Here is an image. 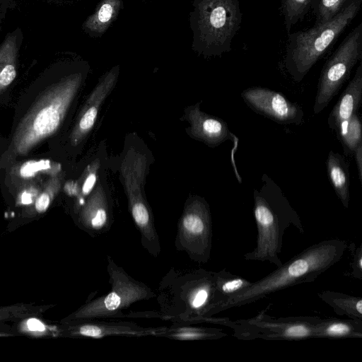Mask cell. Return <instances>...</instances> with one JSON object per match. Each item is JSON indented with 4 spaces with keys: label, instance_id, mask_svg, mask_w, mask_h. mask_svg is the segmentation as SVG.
Instances as JSON below:
<instances>
[{
    "label": "cell",
    "instance_id": "4316f807",
    "mask_svg": "<svg viewBox=\"0 0 362 362\" xmlns=\"http://www.w3.org/2000/svg\"><path fill=\"white\" fill-rule=\"evenodd\" d=\"M349 0H311L315 25L325 23L338 14Z\"/></svg>",
    "mask_w": 362,
    "mask_h": 362
},
{
    "label": "cell",
    "instance_id": "83f0119b",
    "mask_svg": "<svg viewBox=\"0 0 362 362\" xmlns=\"http://www.w3.org/2000/svg\"><path fill=\"white\" fill-rule=\"evenodd\" d=\"M60 165L49 160H29L20 168L19 174L23 178H30L40 173L50 174L54 176L60 170Z\"/></svg>",
    "mask_w": 362,
    "mask_h": 362
},
{
    "label": "cell",
    "instance_id": "d4e9b609",
    "mask_svg": "<svg viewBox=\"0 0 362 362\" xmlns=\"http://www.w3.org/2000/svg\"><path fill=\"white\" fill-rule=\"evenodd\" d=\"M180 340L218 339L227 336L222 329L212 327H171L160 335Z\"/></svg>",
    "mask_w": 362,
    "mask_h": 362
},
{
    "label": "cell",
    "instance_id": "5bb4252c",
    "mask_svg": "<svg viewBox=\"0 0 362 362\" xmlns=\"http://www.w3.org/2000/svg\"><path fill=\"white\" fill-rule=\"evenodd\" d=\"M118 72V66L112 68L101 79L88 98L71 136L73 144H77L93 127L99 107L116 83Z\"/></svg>",
    "mask_w": 362,
    "mask_h": 362
},
{
    "label": "cell",
    "instance_id": "4dcf8cb0",
    "mask_svg": "<svg viewBox=\"0 0 362 362\" xmlns=\"http://www.w3.org/2000/svg\"><path fill=\"white\" fill-rule=\"evenodd\" d=\"M98 168V163L95 162L94 163V167L92 168L90 172L86 178L82 187V192L84 196L88 195L93 189L96 181V173Z\"/></svg>",
    "mask_w": 362,
    "mask_h": 362
},
{
    "label": "cell",
    "instance_id": "1f68e13d",
    "mask_svg": "<svg viewBox=\"0 0 362 362\" xmlns=\"http://www.w3.org/2000/svg\"><path fill=\"white\" fill-rule=\"evenodd\" d=\"M38 190L33 186L23 190L18 196V202L22 204H31L34 199L35 201Z\"/></svg>",
    "mask_w": 362,
    "mask_h": 362
},
{
    "label": "cell",
    "instance_id": "cb8c5ba5",
    "mask_svg": "<svg viewBox=\"0 0 362 362\" xmlns=\"http://www.w3.org/2000/svg\"><path fill=\"white\" fill-rule=\"evenodd\" d=\"M16 76V46L8 39L0 48V93L11 84Z\"/></svg>",
    "mask_w": 362,
    "mask_h": 362
},
{
    "label": "cell",
    "instance_id": "52a82bcc",
    "mask_svg": "<svg viewBox=\"0 0 362 362\" xmlns=\"http://www.w3.org/2000/svg\"><path fill=\"white\" fill-rule=\"evenodd\" d=\"M107 262L110 291L83 305L72 315V320L78 322L117 317L133 303L156 296L151 288L130 276L111 257L107 256Z\"/></svg>",
    "mask_w": 362,
    "mask_h": 362
},
{
    "label": "cell",
    "instance_id": "ba28073f",
    "mask_svg": "<svg viewBox=\"0 0 362 362\" xmlns=\"http://www.w3.org/2000/svg\"><path fill=\"white\" fill-rule=\"evenodd\" d=\"M320 319L316 316L274 318L262 310L247 320L223 318L221 325L233 329V335L240 339L303 340L315 338V325Z\"/></svg>",
    "mask_w": 362,
    "mask_h": 362
},
{
    "label": "cell",
    "instance_id": "f1b7e54d",
    "mask_svg": "<svg viewBox=\"0 0 362 362\" xmlns=\"http://www.w3.org/2000/svg\"><path fill=\"white\" fill-rule=\"evenodd\" d=\"M60 186V179L55 175L48 180L45 189L38 194L35 202V207L38 213H42L48 209Z\"/></svg>",
    "mask_w": 362,
    "mask_h": 362
},
{
    "label": "cell",
    "instance_id": "8fae6325",
    "mask_svg": "<svg viewBox=\"0 0 362 362\" xmlns=\"http://www.w3.org/2000/svg\"><path fill=\"white\" fill-rule=\"evenodd\" d=\"M125 160L122 167L129 208L134 223L140 232L141 240H151L157 235L150 209L141 192L145 177L146 160L141 154Z\"/></svg>",
    "mask_w": 362,
    "mask_h": 362
},
{
    "label": "cell",
    "instance_id": "9a60e30c",
    "mask_svg": "<svg viewBox=\"0 0 362 362\" xmlns=\"http://www.w3.org/2000/svg\"><path fill=\"white\" fill-rule=\"evenodd\" d=\"M188 118L193 136L208 146L215 147L228 139L238 144V138L229 130L225 121L202 112L198 105L190 109Z\"/></svg>",
    "mask_w": 362,
    "mask_h": 362
},
{
    "label": "cell",
    "instance_id": "3957f363",
    "mask_svg": "<svg viewBox=\"0 0 362 362\" xmlns=\"http://www.w3.org/2000/svg\"><path fill=\"white\" fill-rule=\"evenodd\" d=\"M163 316L176 321L209 322L216 306L215 272H170L159 287Z\"/></svg>",
    "mask_w": 362,
    "mask_h": 362
},
{
    "label": "cell",
    "instance_id": "836d02e7",
    "mask_svg": "<svg viewBox=\"0 0 362 362\" xmlns=\"http://www.w3.org/2000/svg\"><path fill=\"white\" fill-rule=\"evenodd\" d=\"M353 155L356 158L358 179L362 183V144L357 146Z\"/></svg>",
    "mask_w": 362,
    "mask_h": 362
},
{
    "label": "cell",
    "instance_id": "7402d4cb",
    "mask_svg": "<svg viewBox=\"0 0 362 362\" xmlns=\"http://www.w3.org/2000/svg\"><path fill=\"white\" fill-rule=\"evenodd\" d=\"M215 300L216 302L215 308L229 298L247 288L252 283L243 276L226 271L225 269L215 272ZM215 308L213 310V315Z\"/></svg>",
    "mask_w": 362,
    "mask_h": 362
},
{
    "label": "cell",
    "instance_id": "277c9868",
    "mask_svg": "<svg viewBox=\"0 0 362 362\" xmlns=\"http://www.w3.org/2000/svg\"><path fill=\"white\" fill-rule=\"evenodd\" d=\"M81 80V73L72 74L40 95L16 128L13 145L17 153H28L59 129Z\"/></svg>",
    "mask_w": 362,
    "mask_h": 362
},
{
    "label": "cell",
    "instance_id": "ffe728a7",
    "mask_svg": "<svg viewBox=\"0 0 362 362\" xmlns=\"http://www.w3.org/2000/svg\"><path fill=\"white\" fill-rule=\"evenodd\" d=\"M315 338H362V320L320 319L315 325Z\"/></svg>",
    "mask_w": 362,
    "mask_h": 362
},
{
    "label": "cell",
    "instance_id": "603a6c76",
    "mask_svg": "<svg viewBox=\"0 0 362 362\" xmlns=\"http://www.w3.org/2000/svg\"><path fill=\"white\" fill-rule=\"evenodd\" d=\"M361 129V122L357 112L342 122L334 130L346 156L353 155L357 146L362 144Z\"/></svg>",
    "mask_w": 362,
    "mask_h": 362
},
{
    "label": "cell",
    "instance_id": "4fadbf2b",
    "mask_svg": "<svg viewBox=\"0 0 362 362\" xmlns=\"http://www.w3.org/2000/svg\"><path fill=\"white\" fill-rule=\"evenodd\" d=\"M165 329L145 328L129 322H100L92 320L76 322L70 327V333L75 336L100 339L108 336H160Z\"/></svg>",
    "mask_w": 362,
    "mask_h": 362
},
{
    "label": "cell",
    "instance_id": "d6a6232c",
    "mask_svg": "<svg viewBox=\"0 0 362 362\" xmlns=\"http://www.w3.org/2000/svg\"><path fill=\"white\" fill-rule=\"evenodd\" d=\"M28 329L33 332H42L45 330V325L35 318H30L27 321Z\"/></svg>",
    "mask_w": 362,
    "mask_h": 362
},
{
    "label": "cell",
    "instance_id": "484cf974",
    "mask_svg": "<svg viewBox=\"0 0 362 362\" xmlns=\"http://www.w3.org/2000/svg\"><path fill=\"white\" fill-rule=\"evenodd\" d=\"M310 7L311 0H281V8L287 34L293 25L304 18Z\"/></svg>",
    "mask_w": 362,
    "mask_h": 362
},
{
    "label": "cell",
    "instance_id": "44dd1931",
    "mask_svg": "<svg viewBox=\"0 0 362 362\" xmlns=\"http://www.w3.org/2000/svg\"><path fill=\"white\" fill-rule=\"evenodd\" d=\"M317 296L338 315L362 320V298L332 291H323Z\"/></svg>",
    "mask_w": 362,
    "mask_h": 362
},
{
    "label": "cell",
    "instance_id": "5b68a950",
    "mask_svg": "<svg viewBox=\"0 0 362 362\" xmlns=\"http://www.w3.org/2000/svg\"><path fill=\"white\" fill-rule=\"evenodd\" d=\"M242 18L240 0H194L189 14L192 47L206 57L230 52Z\"/></svg>",
    "mask_w": 362,
    "mask_h": 362
},
{
    "label": "cell",
    "instance_id": "f546056e",
    "mask_svg": "<svg viewBox=\"0 0 362 362\" xmlns=\"http://www.w3.org/2000/svg\"><path fill=\"white\" fill-rule=\"evenodd\" d=\"M352 261L350 263L351 272L349 276L359 280L362 279V246L356 247L354 243L350 245Z\"/></svg>",
    "mask_w": 362,
    "mask_h": 362
},
{
    "label": "cell",
    "instance_id": "e0dca14e",
    "mask_svg": "<svg viewBox=\"0 0 362 362\" xmlns=\"http://www.w3.org/2000/svg\"><path fill=\"white\" fill-rule=\"evenodd\" d=\"M82 225L88 232H105L110 226V216L105 194L102 187H97L90 197L80 216Z\"/></svg>",
    "mask_w": 362,
    "mask_h": 362
},
{
    "label": "cell",
    "instance_id": "8992f818",
    "mask_svg": "<svg viewBox=\"0 0 362 362\" xmlns=\"http://www.w3.org/2000/svg\"><path fill=\"white\" fill-rule=\"evenodd\" d=\"M361 4L362 0H349L342 10L325 23L288 34L284 64L296 82H300L336 42L356 17Z\"/></svg>",
    "mask_w": 362,
    "mask_h": 362
},
{
    "label": "cell",
    "instance_id": "7a4b0ae2",
    "mask_svg": "<svg viewBox=\"0 0 362 362\" xmlns=\"http://www.w3.org/2000/svg\"><path fill=\"white\" fill-rule=\"evenodd\" d=\"M259 189H254L253 215L257 237L255 249L244 255L246 260L266 262L281 266L279 255L285 230L290 226L304 233L300 216L291 206L280 187L267 174Z\"/></svg>",
    "mask_w": 362,
    "mask_h": 362
},
{
    "label": "cell",
    "instance_id": "7c38bea8",
    "mask_svg": "<svg viewBox=\"0 0 362 362\" xmlns=\"http://www.w3.org/2000/svg\"><path fill=\"white\" fill-rule=\"evenodd\" d=\"M245 104L255 112L281 124L302 123V107L281 93L262 87H251L241 93Z\"/></svg>",
    "mask_w": 362,
    "mask_h": 362
},
{
    "label": "cell",
    "instance_id": "9c48e42d",
    "mask_svg": "<svg viewBox=\"0 0 362 362\" xmlns=\"http://www.w3.org/2000/svg\"><path fill=\"white\" fill-rule=\"evenodd\" d=\"M362 57V22L343 40L325 62L315 99V115L322 112L338 93L353 68Z\"/></svg>",
    "mask_w": 362,
    "mask_h": 362
},
{
    "label": "cell",
    "instance_id": "ac0fdd59",
    "mask_svg": "<svg viewBox=\"0 0 362 362\" xmlns=\"http://www.w3.org/2000/svg\"><path fill=\"white\" fill-rule=\"evenodd\" d=\"M326 168L329 182L345 209L350 200L349 165L339 153L330 151L326 160Z\"/></svg>",
    "mask_w": 362,
    "mask_h": 362
},
{
    "label": "cell",
    "instance_id": "30bf717a",
    "mask_svg": "<svg viewBox=\"0 0 362 362\" xmlns=\"http://www.w3.org/2000/svg\"><path fill=\"white\" fill-rule=\"evenodd\" d=\"M212 223L209 207L200 197L187 204L177 226L175 245L196 262L205 263L210 258Z\"/></svg>",
    "mask_w": 362,
    "mask_h": 362
},
{
    "label": "cell",
    "instance_id": "d6986e66",
    "mask_svg": "<svg viewBox=\"0 0 362 362\" xmlns=\"http://www.w3.org/2000/svg\"><path fill=\"white\" fill-rule=\"evenodd\" d=\"M122 6V0H101L95 12L84 21L83 30L90 37L101 36L117 18Z\"/></svg>",
    "mask_w": 362,
    "mask_h": 362
},
{
    "label": "cell",
    "instance_id": "6da1fadb",
    "mask_svg": "<svg viewBox=\"0 0 362 362\" xmlns=\"http://www.w3.org/2000/svg\"><path fill=\"white\" fill-rule=\"evenodd\" d=\"M347 247L346 241L337 238L315 243L221 303L215 308L214 315L255 302L291 286L314 281L341 259Z\"/></svg>",
    "mask_w": 362,
    "mask_h": 362
},
{
    "label": "cell",
    "instance_id": "2e32d148",
    "mask_svg": "<svg viewBox=\"0 0 362 362\" xmlns=\"http://www.w3.org/2000/svg\"><path fill=\"white\" fill-rule=\"evenodd\" d=\"M362 97V64L360 62L351 81L332 108L328 119L330 129L335 130L342 122L357 113Z\"/></svg>",
    "mask_w": 362,
    "mask_h": 362
}]
</instances>
